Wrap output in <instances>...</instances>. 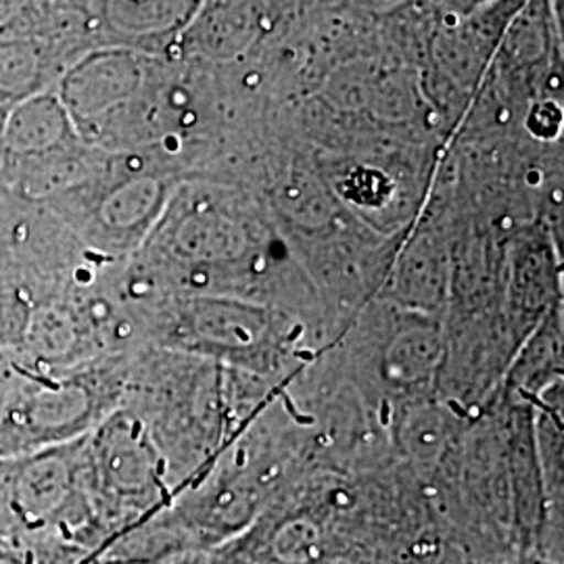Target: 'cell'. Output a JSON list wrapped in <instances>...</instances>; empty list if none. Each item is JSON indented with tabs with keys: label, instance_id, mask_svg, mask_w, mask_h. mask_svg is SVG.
I'll list each match as a JSON object with an SVG mask.
<instances>
[{
	"label": "cell",
	"instance_id": "1",
	"mask_svg": "<svg viewBox=\"0 0 564 564\" xmlns=\"http://www.w3.org/2000/svg\"><path fill=\"white\" fill-rule=\"evenodd\" d=\"M0 540H57L95 561L102 535L86 487L82 437L0 456Z\"/></svg>",
	"mask_w": 564,
	"mask_h": 564
},
{
	"label": "cell",
	"instance_id": "2",
	"mask_svg": "<svg viewBox=\"0 0 564 564\" xmlns=\"http://www.w3.org/2000/svg\"><path fill=\"white\" fill-rule=\"evenodd\" d=\"M141 82V67L130 53L101 51L67 65L53 86L76 132L99 128L107 113L126 101Z\"/></svg>",
	"mask_w": 564,
	"mask_h": 564
},
{
	"label": "cell",
	"instance_id": "3",
	"mask_svg": "<svg viewBox=\"0 0 564 564\" xmlns=\"http://www.w3.org/2000/svg\"><path fill=\"white\" fill-rule=\"evenodd\" d=\"M78 132L53 88L13 102L0 123V149L15 163H30L72 147Z\"/></svg>",
	"mask_w": 564,
	"mask_h": 564
},
{
	"label": "cell",
	"instance_id": "4",
	"mask_svg": "<svg viewBox=\"0 0 564 564\" xmlns=\"http://www.w3.org/2000/svg\"><path fill=\"white\" fill-rule=\"evenodd\" d=\"M195 0H102L101 20L116 36L160 39L193 15Z\"/></svg>",
	"mask_w": 564,
	"mask_h": 564
},
{
	"label": "cell",
	"instance_id": "5",
	"mask_svg": "<svg viewBox=\"0 0 564 564\" xmlns=\"http://www.w3.org/2000/svg\"><path fill=\"white\" fill-rule=\"evenodd\" d=\"M53 55L44 42L25 34L0 36V99L18 102L44 90Z\"/></svg>",
	"mask_w": 564,
	"mask_h": 564
},
{
	"label": "cell",
	"instance_id": "6",
	"mask_svg": "<svg viewBox=\"0 0 564 564\" xmlns=\"http://www.w3.org/2000/svg\"><path fill=\"white\" fill-rule=\"evenodd\" d=\"M158 199L160 188L155 182H132L105 199L99 209V220L109 230H128L153 212Z\"/></svg>",
	"mask_w": 564,
	"mask_h": 564
},
{
	"label": "cell",
	"instance_id": "7",
	"mask_svg": "<svg viewBox=\"0 0 564 564\" xmlns=\"http://www.w3.org/2000/svg\"><path fill=\"white\" fill-rule=\"evenodd\" d=\"M0 564H93L88 552L57 540H0Z\"/></svg>",
	"mask_w": 564,
	"mask_h": 564
},
{
	"label": "cell",
	"instance_id": "8",
	"mask_svg": "<svg viewBox=\"0 0 564 564\" xmlns=\"http://www.w3.org/2000/svg\"><path fill=\"white\" fill-rule=\"evenodd\" d=\"M39 9V0H0V36L18 34V28Z\"/></svg>",
	"mask_w": 564,
	"mask_h": 564
},
{
	"label": "cell",
	"instance_id": "9",
	"mask_svg": "<svg viewBox=\"0 0 564 564\" xmlns=\"http://www.w3.org/2000/svg\"><path fill=\"white\" fill-rule=\"evenodd\" d=\"M502 564H552L545 563L542 558H533V556H519V558H512V561H508V563Z\"/></svg>",
	"mask_w": 564,
	"mask_h": 564
}]
</instances>
